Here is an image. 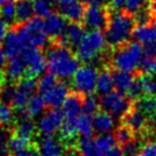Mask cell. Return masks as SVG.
<instances>
[{
    "label": "cell",
    "mask_w": 156,
    "mask_h": 156,
    "mask_svg": "<svg viewBox=\"0 0 156 156\" xmlns=\"http://www.w3.org/2000/svg\"><path fill=\"white\" fill-rule=\"evenodd\" d=\"M99 70L95 66L86 63L79 67L73 77V86L75 92L82 95H88L97 87Z\"/></svg>",
    "instance_id": "52a82bcc"
},
{
    "label": "cell",
    "mask_w": 156,
    "mask_h": 156,
    "mask_svg": "<svg viewBox=\"0 0 156 156\" xmlns=\"http://www.w3.org/2000/svg\"><path fill=\"white\" fill-rule=\"evenodd\" d=\"M5 73L6 76L13 82H16V80L20 82L21 79L27 77V64L23 61V58L20 55L9 58L8 63L6 66Z\"/></svg>",
    "instance_id": "ffe728a7"
},
{
    "label": "cell",
    "mask_w": 156,
    "mask_h": 156,
    "mask_svg": "<svg viewBox=\"0 0 156 156\" xmlns=\"http://www.w3.org/2000/svg\"><path fill=\"white\" fill-rule=\"evenodd\" d=\"M0 19L7 24H13L16 22V1L8 0L0 5Z\"/></svg>",
    "instance_id": "f546056e"
},
{
    "label": "cell",
    "mask_w": 156,
    "mask_h": 156,
    "mask_svg": "<svg viewBox=\"0 0 156 156\" xmlns=\"http://www.w3.org/2000/svg\"><path fill=\"white\" fill-rule=\"evenodd\" d=\"M47 69L56 78L73 77L79 68V60L70 47L52 41L46 52Z\"/></svg>",
    "instance_id": "6da1fadb"
},
{
    "label": "cell",
    "mask_w": 156,
    "mask_h": 156,
    "mask_svg": "<svg viewBox=\"0 0 156 156\" xmlns=\"http://www.w3.org/2000/svg\"><path fill=\"white\" fill-rule=\"evenodd\" d=\"M100 107V100H98V98L94 94H88L84 97V103H83V112L86 115L92 116L93 114L95 115L98 112V109Z\"/></svg>",
    "instance_id": "d590c367"
},
{
    "label": "cell",
    "mask_w": 156,
    "mask_h": 156,
    "mask_svg": "<svg viewBox=\"0 0 156 156\" xmlns=\"http://www.w3.org/2000/svg\"><path fill=\"white\" fill-rule=\"evenodd\" d=\"M140 144L136 139H133L130 142H127L126 145L121 147L123 151V156H138L139 151L141 149V147L139 146Z\"/></svg>",
    "instance_id": "60d3db41"
},
{
    "label": "cell",
    "mask_w": 156,
    "mask_h": 156,
    "mask_svg": "<svg viewBox=\"0 0 156 156\" xmlns=\"http://www.w3.org/2000/svg\"><path fill=\"white\" fill-rule=\"evenodd\" d=\"M69 95V86L66 82H58L55 86L52 87L47 93L44 94V98L48 106L52 108H58L62 106Z\"/></svg>",
    "instance_id": "d6986e66"
},
{
    "label": "cell",
    "mask_w": 156,
    "mask_h": 156,
    "mask_svg": "<svg viewBox=\"0 0 156 156\" xmlns=\"http://www.w3.org/2000/svg\"><path fill=\"white\" fill-rule=\"evenodd\" d=\"M112 80H114V87L116 88V91L123 94H127L136 78V73L121 71V70H112Z\"/></svg>",
    "instance_id": "44dd1931"
},
{
    "label": "cell",
    "mask_w": 156,
    "mask_h": 156,
    "mask_svg": "<svg viewBox=\"0 0 156 156\" xmlns=\"http://www.w3.org/2000/svg\"><path fill=\"white\" fill-rule=\"evenodd\" d=\"M7 34H8V24L0 19V44L4 43Z\"/></svg>",
    "instance_id": "ee69618b"
},
{
    "label": "cell",
    "mask_w": 156,
    "mask_h": 156,
    "mask_svg": "<svg viewBox=\"0 0 156 156\" xmlns=\"http://www.w3.org/2000/svg\"><path fill=\"white\" fill-rule=\"evenodd\" d=\"M63 121V112L56 108H51L40 116L37 124V131L43 136H53L55 132L60 131Z\"/></svg>",
    "instance_id": "8fae6325"
},
{
    "label": "cell",
    "mask_w": 156,
    "mask_h": 156,
    "mask_svg": "<svg viewBox=\"0 0 156 156\" xmlns=\"http://www.w3.org/2000/svg\"><path fill=\"white\" fill-rule=\"evenodd\" d=\"M114 88V80H112V75L109 71V68L102 69L99 73V77H98L97 82V90L98 94L100 95H107L109 93L112 92Z\"/></svg>",
    "instance_id": "484cf974"
},
{
    "label": "cell",
    "mask_w": 156,
    "mask_h": 156,
    "mask_svg": "<svg viewBox=\"0 0 156 156\" xmlns=\"http://www.w3.org/2000/svg\"><path fill=\"white\" fill-rule=\"evenodd\" d=\"M66 156H82V155H80V153H79L75 147H73V148H69Z\"/></svg>",
    "instance_id": "f5cc1de1"
},
{
    "label": "cell",
    "mask_w": 156,
    "mask_h": 156,
    "mask_svg": "<svg viewBox=\"0 0 156 156\" xmlns=\"http://www.w3.org/2000/svg\"><path fill=\"white\" fill-rule=\"evenodd\" d=\"M75 1H77V0H56V4L60 6V8L61 7H64V6H68L70 4H73Z\"/></svg>",
    "instance_id": "816d5d0a"
},
{
    "label": "cell",
    "mask_w": 156,
    "mask_h": 156,
    "mask_svg": "<svg viewBox=\"0 0 156 156\" xmlns=\"http://www.w3.org/2000/svg\"><path fill=\"white\" fill-rule=\"evenodd\" d=\"M134 107V101L131 100L126 94L112 91L107 95H103L100 99V108L103 112H108L112 117L121 118L126 115L127 112Z\"/></svg>",
    "instance_id": "8992f818"
},
{
    "label": "cell",
    "mask_w": 156,
    "mask_h": 156,
    "mask_svg": "<svg viewBox=\"0 0 156 156\" xmlns=\"http://www.w3.org/2000/svg\"><path fill=\"white\" fill-rule=\"evenodd\" d=\"M95 139V144H97V147H98V151L100 153V155L102 156L105 153H107L108 151H110L112 148L114 147H116V139H115V136L110 134V133H108V134H101L100 136H97V138H94Z\"/></svg>",
    "instance_id": "1f68e13d"
},
{
    "label": "cell",
    "mask_w": 156,
    "mask_h": 156,
    "mask_svg": "<svg viewBox=\"0 0 156 156\" xmlns=\"http://www.w3.org/2000/svg\"><path fill=\"white\" fill-rule=\"evenodd\" d=\"M121 124L130 129L134 133V136L139 134L141 136H145L151 134L148 116L145 112H142L139 108L136 107V103H134V107L121 119Z\"/></svg>",
    "instance_id": "30bf717a"
},
{
    "label": "cell",
    "mask_w": 156,
    "mask_h": 156,
    "mask_svg": "<svg viewBox=\"0 0 156 156\" xmlns=\"http://www.w3.org/2000/svg\"><path fill=\"white\" fill-rule=\"evenodd\" d=\"M132 37L145 47L147 55L156 56V22L136 25Z\"/></svg>",
    "instance_id": "7c38bea8"
},
{
    "label": "cell",
    "mask_w": 156,
    "mask_h": 156,
    "mask_svg": "<svg viewBox=\"0 0 156 156\" xmlns=\"http://www.w3.org/2000/svg\"><path fill=\"white\" fill-rule=\"evenodd\" d=\"M115 139H116V142L118 144V146L123 147L124 145H126L127 142H130L131 140L133 139H136V136H134V133L130 130V129H127L126 126H124L121 124V126L117 127L116 130H115Z\"/></svg>",
    "instance_id": "836d02e7"
},
{
    "label": "cell",
    "mask_w": 156,
    "mask_h": 156,
    "mask_svg": "<svg viewBox=\"0 0 156 156\" xmlns=\"http://www.w3.org/2000/svg\"><path fill=\"white\" fill-rule=\"evenodd\" d=\"M44 21L46 32H47L49 38L52 39V41L61 38L66 32L67 28H68L67 20L64 19L60 13H52Z\"/></svg>",
    "instance_id": "9a60e30c"
},
{
    "label": "cell",
    "mask_w": 156,
    "mask_h": 156,
    "mask_svg": "<svg viewBox=\"0 0 156 156\" xmlns=\"http://www.w3.org/2000/svg\"><path fill=\"white\" fill-rule=\"evenodd\" d=\"M14 121V112L8 103H0V126H7Z\"/></svg>",
    "instance_id": "f35d334b"
},
{
    "label": "cell",
    "mask_w": 156,
    "mask_h": 156,
    "mask_svg": "<svg viewBox=\"0 0 156 156\" xmlns=\"http://www.w3.org/2000/svg\"><path fill=\"white\" fill-rule=\"evenodd\" d=\"M138 156H156V141H149L141 147Z\"/></svg>",
    "instance_id": "7bdbcfd3"
},
{
    "label": "cell",
    "mask_w": 156,
    "mask_h": 156,
    "mask_svg": "<svg viewBox=\"0 0 156 156\" xmlns=\"http://www.w3.org/2000/svg\"><path fill=\"white\" fill-rule=\"evenodd\" d=\"M21 37L29 46L40 48L47 44L48 34L45 28V21L40 17H34L24 24H21L17 29Z\"/></svg>",
    "instance_id": "5b68a950"
},
{
    "label": "cell",
    "mask_w": 156,
    "mask_h": 156,
    "mask_svg": "<svg viewBox=\"0 0 156 156\" xmlns=\"http://www.w3.org/2000/svg\"><path fill=\"white\" fill-rule=\"evenodd\" d=\"M73 147L80 153L82 156H101L98 151L94 138H82L73 145Z\"/></svg>",
    "instance_id": "f1b7e54d"
},
{
    "label": "cell",
    "mask_w": 156,
    "mask_h": 156,
    "mask_svg": "<svg viewBox=\"0 0 156 156\" xmlns=\"http://www.w3.org/2000/svg\"><path fill=\"white\" fill-rule=\"evenodd\" d=\"M6 58H7V55H6L4 48H0V68L4 67L6 63Z\"/></svg>",
    "instance_id": "f907efd6"
},
{
    "label": "cell",
    "mask_w": 156,
    "mask_h": 156,
    "mask_svg": "<svg viewBox=\"0 0 156 156\" xmlns=\"http://www.w3.org/2000/svg\"><path fill=\"white\" fill-rule=\"evenodd\" d=\"M58 80L56 79V77L52 75V73H45L41 77L39 78L38 80V90L40 94L44 95L45 93H47L52 87L55 86V84L58 83Z\"/></svg>",
    "instance_id": "74e56055"
},
{
    "label": "cell",
    "mask_w": 156,
    "mask_h": 156,
    "mask_svg": "<svg viewBox=\"0 0 156 156\" xmlns=\"http://www.w3.org/2000/svg\"><path fill=\"white\" fill-rule=\"evenodd\" d=\"M38 151L41 156H66L67 154V142L60 136H43L38 146Z\"/></svg>",
    "instance_id": "5bb4252c"
},
{
    "label": "cell",
    "mask_w": 156,
    "mask_h": 156,
    "mask_svg": "<svg viewBox=\"0 0 156 156\" xmlns=\"http://www.w3.org/2000/svg\"><path fill=\"white\" fill-rule=\"evenodd\" d=\"M34 15L37 17H47L53 12V5L49 4L47 0H34Z\"/></svg>",
    "instance_id": "8d00e7d4"
},
{
    "label": "cell",
    "mask_w": 156,
    "mask_h": 156,
    "mask_svg": "<svg viewBox=\"0 0 156 156\" xmlns=\"http://www.w3.org/2000/svg\"><path fill=\"white\" fill-rule=\"evenodd\" d=\"M146 4L147 0H125V5H124L123 10H125L134 16L139 12L145 9Z\"/></svg>",
    "instance_id": "ab89813d"
},
{
    "label": "cell",
    "mask_w": 156,
    "mask_h": 156,
    "mask_svg": "<svg viewBox=\"0 0 156 156\" xmlns=\"http://www.w3.org/2000/svg\"><path fill=\"white\" fill-rule=\"evenodd\" d=\"M32 141L29 138H25L23 136H20L17 133H13L10 138L8 139V149L13 154L17 155L23 151H28L30 148H32Z\"/></svg>",
    "instance_id": "d4e9b609"
},
{
    "label": "cell",
    "mask_w": 156,
    "mask_h": 156,
    "mask_svg": "<svg viewBox=\"0 0 156 156\" xmlns=\"http://www.w3.org/2000/svg\"><path fill=\"white\" fill-rule=\"evenodd\" d=\"M110 10L108 7H86L85 15L83 19L84 28H87L91 31L106 29L109 21Z\"/></svg>",
    "instance_id": "4fadbf2b"
},
{
    "label": "cell",
    "mask_w": 156,
    "mask_h": 156,
    "mask_svg": "<svg viewBox=\"0 0 156 156\" xmlns=\"http://www.w3.org/2000/svg\"><path fill=\"white\" fill-rule=\"evenodd\" d=\"M34 0H16V23L24 24L34 19Z\"/></svg>",
    "instance_id": "cb8c5ba5"
},
{
    "label": "cell",
    "mask_w": 156,
    "mask_h": 156,
    "mask_svg": "<svg viewBox=\"0 0 156 156\" xmlns=\"http://www.w3.org/2000/svg\"><path fill=\"white\" fill-rule=\"evenodd\" d=\"M136 27L134 16L125 10H110L106 28V40L112 48H117L129 43Z\"/></svg>",
    "instance_id": "7a4b0ae2"
},
{
    "label": "cell",
    "mask_w": 156,
    "mask_h": 156,
    "mask_svg": "<svg viewBox=\"0 0 156 156\" xmlns=\"http://www.w3.org/2000/svg\"><path fill=\"white\" fill-rule=\"evenodd\" d=\"M47 106V102L45 100L43 94H34V97L29 100V102L25 107V112L28 114L30 118L32 117H37L40 114H43L45 108Z\"/></svg>",
    "instance_id": "4316f807"
},
{
    "label": "cell",
    "mask_w": 156,
    "mask_h": 156,
    "mask_svg": "<svg viewBox=\"0 0 156 156\" xmlns=\"http://www.w3.org/2000/svg\"><path fill=\"white\" fill-rule=\"evenodd\" d=\"M88 6L93 7H107L108 2L110 4V0H86Z\"/></svg>",
    "instance_id": "f6af8a7d"
},
{
    "label": "cell",
    "mask_w": 156,
    "mask_h": 156,
    "mask_svg": "<svg viewBox=\"0 0 156 156\" xmlns=\"http://www.w3.org/2000/svg\"><path fill=\"white\" fill-rule=\"evenodd\" d=\"M36 132H37V125L30 118L21 119L17 123L16 127H15V133H17L20 136H25V138H29V139L34 138Z\"/></svg>",
    "instance_id": "4dcf8cb0"
},
{
    "label": "cell",
    "mask_w": 156,
    "mask_h": 156,
    "mask_svg": "<svg viewBox=\"0 0 156 156\" xmlns=\"http://www.w3.org/2000/svg\"><path fill=\"white\" fill-rule=\"evenodd\" d=\"M9 149H8V142L7 144H0V156H8Z\"/></svg>",
    "instance_id": "681fc988"
},
{
    "label": "cell",
    "mask_w": 156,
    "mask_h": 156,
    "mask_svg": "<svg viewBox=\"0 0 156 156\" xmlns=\"http://www.w3.org/2000/svg\"><path fill=\"white\" fill-rule=\"evenodd\" d=\"M93 126L94 131L101 134H108L115 129V121L112 115L106 112H98L93 116Z\"/></svg>",
    "instance_id": "603a6c76"
},
{
    "label": "cell",
    "mask_w": 156,
    "mask_h": 156,
    "mask_svg": "<svg viewBox=\"0 0 156 156\" xmlns=\"http://www.w3.org/2000/svg\"><path fill=\"white\" fill-rule=\"evenodd\" d=\"M20 56L23 58V61L27 64V77L36 78L40 73H44L45 69L47 68L46 56L39 48L28 46L20 54Z\"/></svg>",
    "instance_id": "9c48e42d"
},
{
    "label": "cell",
    "mask_w": 156,
    "mask_h": 156,
    "mask_svg": "<svg viewBox=\"0 0 156 156\" xmlns=\"http://www.w3.org/2000/svg\"><path fill=\"white\" fill-rule=\"evenodd\" d=\"M83 103L84 95L77 92L69 93V95L62 105V112H63L64 119L77 121V118L80 115V112L83 110Z\"/></svg>",
    "instance_id": "2e32d148"
},
{
    "label": "cell",
    "mask_w": 156,
    "mask_h": 156,
    "mask_svg": "<svg viewBox=\"0 0 156 156\" xmlns=\"http://www.w3.org/2000/svg\"><path fill=\"white\" fill-rule=\"evenodd\" d=\"M2 44H4V51H5L6 55L9 58L19 56L25 49V47L29 46L24 41V39L21 37V34H19L17 30L9 31Z\"/></svg>",
    "instance_id": "e0dca14e"
},
{
    "label": "cell",
    "mask_w": 156,
    "mask_h": 156,
    "mask_svg": "<svg viewBox=\"0 0 156 156\" xmlns=\"http://www.w3.org/2000/svg\"><path fill=\"white\" fill-rule=\"evenodd\" d=\"M85 29L84 25H80L79 23H70L66 30L64 34L61 38L54 40L55 43L60 45H63L67 47H77L82 43V40L85 37Z\"/></svg>",
    "instance_id": "ac0fdd59"
},
{
    "label": "cell",
    "mask_w": 156,
    "mask_h": 156,
    "mask_svg": "<svg viewBox=\"0 0 156 156\" xmlns=\"http://www.w3.org/2000/svg\"><path fill=\"white\" fill-rule=\"evenodd\" d=\"M139 69H140V73L142 75L156 76V56L145 54L140 62Z\"/></svg>",
    "instance_id": "e575fe53"
},
{
    "label": "cell",
    "mask_w": 156,
    "mask_h": 156,
    "mask_svg": "<svg viewBox=\"0 0 156 156\" xmlns=\"http://www.w3.org/2000/svg\"><path fill=\"white\" fill-rule=\"evenodd\" d=\"M149 14H151V19L154 22H156V0H151L149 1Z\"/></svg>",
    "instance_id": "7dc6e473"
},
{
    "label": "cell",
    "mask_w": 156,
    "mask_h": 156,
    "mask_svg": "<svg viewBox=\"0 0 156 156\" xmlns=\"http://www.w3.org/2000/svg\"><path fill=\"white\" fill-rule=\"evenodd\" d=\"M107 49L106 36L101 30L90 31L85 34L82 43L77 46L76 55L83 62H93L100 58Z\"/></svg>",
    "instance_id": "277c9868"
},
{
    "label": "cell",
    "mask_w": 156,
    "mask_h": 156,
    "mask_svg": "<svg viewBox=\"0 0 156 156\" xmlns=\"http://www.w3.org/2000/svg\"><path fill=\"white\" fill-rule=\"evenodd\" d=\"M102 156H123V151L121 147H114L107 153H105Z\"/></svg>",
    "instance_id": "bcb514c9"
},
{
    "label": "cell",
    "mask_w": 156,
    "mask_h": 156,
    "mask_svg": "<svg viewBox=\"0 0 156 156\" xmlns=\"http://www.w3.org/2000/svg\"><path fill=\"white\" fill-rule=\"evenodd\" d=\"M149 132L151 134H156V114L149 117Z\"/></svg>",
    "instance_id": "c3c4849f"
},
{
    "label": "cell",
    "mask_w": 156,
    "mask_h": 156,
    "mask_svg": "<svg viewBox=\"0 0 156 156\" xmlns=\"http://www.w3.org/2000/svg\"><path fill=\"white\" fill-rule=\"evenodd\" d=\"M144 47L138 41H129L114 49L109 58V63L114 70L133 73L139 68L144 58Z\"/></svg>",
    "instance_id": "3957f363"
},
{
    "label": "cell",
    "mask_w": 156,
    "mask_h": 156,
    "mask_svg": "<svg viewBox=\"0 0 156 156\" xmlns=\"http://www.w3.org/2000/svg\"><path fill=\"white\" fill-rule=\"evenodd\" d=\"M134 103H136V107L139 108L142 112H145L147 116L151 117L156 114V99L154 97L145 95Z\"/></svg>",
    "instance_id": "d6a6232c"
},
{
    "label": "cell",
    "mask_w": 156,
    "mask_h": 156,
    "mask_svg": "<svg viewBox=\"0 0 156 156\" xmlns=\"http://www.w3.org/2000/svg\"><path fill=\"white\" fill-rule=\"evenodd\" d=\"M76 127H77V133L82 138H92L94 133L93 117L84 112L80 114L76 121Z\"/></svg>",
    "instance_id": "83f0119b"
},
{
    "label": "cell",
    "mask_w": 156,
    "mask_h": 156,
    "mask_svg": "<svg viewBox=\"0 0 156 156\" xmlns=\"http://www.w3.org/2000/svg\"><path fill=\"white\" fill-rule=\"evenodd\" d=\"M85 10H86V7L84 4L79 1H75L68 6L61 7L60 14L67 21H70L71 23H79V22H83Z\"/></svg>",
    "instance_id": "7402d4cb"
},
{
    "label": "cell",
    "mask_w": 156,
    "mask_h": 156,
    "mask_svg": "<svg viewBox=\"0 0 156 156\" xmlns=\"http://www.w3.org/2000/svg\"><path fill=\"white\" fill-rule=\"evenodd\" d=\"M151 97L156 99V76H153V91H151Z\"/></svg>",
    "instance_id": "db71d44e"
},
{
    "label": "cell",
    "mask_w": 156,
    "mask_h": 156,
    "mask_svg": "<svg viewBox=\"0 0 156 156\" xmlns=\"http://www.w3.org/2000/svg\"><path fill=\"white\" fill-rule=\"evenodd\" d=\"M4 78H5L4 73L0 71V84H4Z\"/></svg>",
    "instance_id": "11a10c76"
},
{
    "label": "cell",
    "mask_w": 156,
    "mask_h": 156,
    "mask_svg": "<svg viewBox=\"0 0 156 156\" xmlns=\"http://www.w3.org/2000/svg\"><path fill=\"white\" fill-rule=\"evenodd\" d=\"M14 91H15V86H13L12 84L9 83L2 84V86L0 88V98L4 101V103H8V102L12 103Z\"/></svg>",
    "instance_id": "b9f144b4"
},
{
    "label": "cell",
    "mask_w": 156,
    "mask_h": 156,
    "mask_svg": "<svg viewBox=\"0 0 156 156\" xmlns=\"http://www.w3.org/2000/svg\"><path fill=\"white\" fill-rule=\"evenodd\" d=\"M38 88V80L34 77H24L15 86L14 95L12 99V105L16 110L25 109L29 100L36 94Z\"/></svg>",
    "instance_id": "ba28073f"
}]
</instances>
